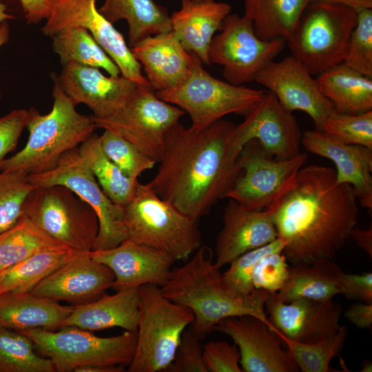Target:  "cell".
<instances>
[{"mask_svg":"<svg viewBox=\"0 0 372 372\" xmlns=\"http://www.w3.org/2000/svg\"><path fill=\"white\" fill-rule=\"evenodd\" d=\"M301 144L312 154L331 160L337 183L351 185L360 205L372 209V149L334 140L322 131L302 133Z\"/></svg>","mask_w":372,"mask_h":372,"instance_id":"603a6c76","label":"cell"},{"mask_svg":"<svg viewBox=\"0 0 372 372\" xmlns=\"http://www.w3.org/2000/svg\"><path fill=\"white\" fill-rule=\"evenodd\" d=\"M316 81L335 112L358 114L372 110V79L343 63L318 75Z\"/></svg>","mask_w":372,"mask_h":372,"instance_id":"f546056e","label":"cell"},{"mask_svg":"<svg viewBox=\"0 0 372 372\" xmlns=\"http://www.w3.org/2000/svg\"><path fill=\"white\" fill-rule=\"evenodd\" d=\"M347 335V327L341 325L335 335L316 343L281 340L300 371L327 372L330 371L331 360L341 352Z\"/></svg>","mask_w":372,"mask_h":372,"instance_id":"74e56055","label":"cell"},{"mask_svg":"<svg viewBox=\"0 0 372 372\" xmlns=\"http://www.w3.org/2000/svg\"><path fill=\"white\" fill-rule=\"evenodd\" d=\"M99 141L105 154L131 178H138L156 163L130 142L110 130H104L99 136Z\"/></svg>","mask_w":372,"mask_h":372,"instance_id":"b9f144b4","label":"cell"},{"mask_svg":"<svg viewBox=\"0 0 372 372\" xmlns=\"http://www.w3.org/2000/svg\"><path fill=\"white\" fill-rule=\"evenodd\" d=\"M36 187L28 174L17 171L0 173V233L14 226L23 215L24 203Z\"/></svg>","mask_w":372,"mask_h":372,"instance_id":"f35d334b","label":"cell"},{"mask_svg":"<svg viewBox=\"0 0 372 372\" xmlns=\"http://www.w3.org/2000/svg\"><path fill=\"white\" fill-rule=\"evenodd\" d=\"M58 81L76 105L85 104L93 116L102 118L119 110L141 85L123 76H105L99 68L69 62L63 65Z\"/></svg>","mask_w":372,"mask_h":372,"instance_id":"ffe728a7","label":"cell"},{"mask_svg":"<svg viewBox=\"0 0 372 372\" xmlns=\"http://www.w3.org/2000/svg\"><path fill=\"white\" fill-rule=\"evenodd\" d=\"M307 158L306 153H300L290 159L276 160L252 139L237 157L239 174L225 198L248 209L271 210L293 187Z\"/></svg>","mask_w":372,"mask_h":372,"instance_id":"8fae6325","label":"cell"},{"mask_svg":"<svg viewBox=\"0 0 372 372\" xmlns=\"http://www.w3.org/2000/svg\"><path fill=\"white\" fill-rule=\"evenodd\" d=\"M138 318V287L126 288L114 295L104 294L94 301L73 305L62 327L72 326L90 331L121 327L136 332Z\"/></svg>","mask_w":372,"mask_h":372,"instance_id":"4316f807","label":"cell"},{"mask_svg":"<svg viewBox=\"0 0 372 372\" xmlns=\"http://www.w3.org/2000/svg\"><path fill=\"white\" fill-rule=\"evenodd\" d=\"M193 1H200V0H193Z\"/></svg>","mask_w":372,"mask_h":372,"instance_id":"680465c9","label":"cell"},{"mask_svg":"<svg viewBox=\"0 0 372 372\" xmlns=\"http://www.w3.org/2000/svg\"><path fill=\"white\" fill-rule=\"evenodd\" d=\"M28 116L29 110L17 109L0 118V170L6 156L15 149Z\"/></svg>","mask_w":372,"mask_h":372,"instance_id":"7dc6e473","label":"cell"},{"mask_svg":"<svg viewBox=\"0 0 372 372\" xmlns=\"http://www.w3.org/2000/svg\"><path fill=\"white\" fill-rule=\"evenodd\" d=\"M289 267L282 252L266 254L253 269L251 278L254 288L264 289L270 294L277 293L289 276Z\"/></svg>","mask_w":372,"mask_h":372,"instance_id":"ee69618b","label":"cell"},{"mask_svg":"<svg viewBox=\"0 0 372 372\" xmlns=\"http://www.w3.org/2000/svg\"><path fill=\"white\" fill-rule=\"evenodd\" d=\"M345 318L360 329H369L372 326V303H354L349 306L344 313Z\"/></svg>","mask_w":372,"mask_h":372,"instance_id":"f907efd6","label":"cell"},{"mask_svg":"<svg viewBox=\"0 0 372 372\" xmlns=\"http://www.w3.org/2000/svg\"><path fill=\"white\" fill-rule=\"evenodd\" d=\"M187 76L175 87L156 92L161 100L182 109L192 120V126L203 128L227 114L245 116L267 90L233 85L210 75L194 53Z\"/></svg>","mask_w":372,"mask_h":372,"instance_id":"9c48e42d","label":"cell"},{"mask_svg":"<svg viewBox=\"0 0 372 372\" xmlns=\"http://www.w3.org/2000/svg\"><path fill=\"white\" fill-rule=\"evenodd\" d=\"M28 23H37L47 19L50 14L53 0H19Z\"/></svg>","mask_w":372,"mask_h":372,"instance_id":"681fc988","label":"cell"},{"mask_svg":"<svg viewBox=\"0 0 372 372\" xmlns=\"http://www.w3.org/2000/svg\"><path fill=\"white\" fill-rule=\"evenodd\" d=\"M236 128L223 119L203 128L177 123L166 134L158 172L147 185L198 223L225 198L239 174L231 150Z\"/></svg>","mask_w":372,"mask_h":372,"instance_id":"6da1fadb","label":"cell"},{"mask_svg":"<svg viewBox=\"0 0 372 372\" xmlns=\"http://www.w3.org/2000/svg\"><path fill=\"white\" fill-rule=\"evenodd\" d=\"M138 290L136 347L127 371L164 372L194 314L189 308L165 298L157 285H143Z\"/></svg>","mask_w":372,"mask_h":372,"instance_id":"52a82bcc","label":"cell"},{"mask_svg":"<svg viewBox=\"0 0 372 372\" xmlns=\"http://www.w3.org/2000/svg\"><path fill=\"white\" fill-rule=\"evenodd\" d=\"M269 211L292 265L332 260L359 214L353 187L337 183L335 169L318 165L302 167L293 187Z\"/></svg>","mask_w":372,"mask_h":372,"instance_id":"7a4b0ae2","label":"cell"},{"mask_svg":"<svg viewBox=\"0 0 372 372\" xmlns=\"http://www.w3.org/2000/svg\"><path fill=\"white\" fill-rule=\"evenodd\" d=\"M310 0H244L245 14L253 23L256 36L263 41H286Z\"/></svg>","mask_w":372,"mask_h":372,"instance_id":"1f68e13d","label":"cell"},{"mask_svg":"<svg viewBox=\"0 0 372 372\" xmlns=\"http://www.w3.org/2000/svg\"><path fill=\"white\" fill-rule=\"evenodd\" d=\"M162 294L175 303L189 308L194 314L191 331L201 340L220 320L250 315L265 322L272 329L265 311L270 293L255 289L246 297L232 293L225 285L220 267L213 262V251L200 246L184 265L173 269Z\"/></svg>","mask_w":372,"mask_h":372,"instance_id":"3957f363","label":"cell"},{"mask_svg":"<svg viewBox=\"0 0 372 372\" xmlns=\"http://www.w3.org/2000/svg\"><path fill=\"white\" fill-rule=\"evenodd\" d=\"M342 63L372 79V8L357 10V23Z\"/></svg>","mask_w":372,"mask_h":372,"instance_id":"7bdbcfd3","label":"cell"},{"mask_svg":"<svg viewBox=\"0 0 372 372\" xmlns=\"http://www.w3.org/2000/svg\"><path fill=\"white\" fill-rule=\"evenodd\" d=\"M231 6L215 0H181L180 8L170 16L172 29L183 47L211 65L209 50L215 32L220 30Z\"/></svg>","mask_w":372,"mask_h":372,"instance_id":"484cf974","label":"cell"},{"mask_svg":"<svg viewBox=\"0 0 372 372\" xmlns=\"http://www.w3.org/2000/svg\"><path fill=\"white\" fill-rule=\"evenodd\" d=\"M14 19V16L7 12L6 6L0 1V23L7 20H12Z\"/></svg>","mask_w":372,"mask_h":372,"instance_id":"9f6ffc18","label":"cell"},{"mask_svg":"<svg viewBox=\"0 0 372 372\" xmlns=\"http://www.w3.org/2000/svg\"><path fill=\"white\" fill-rule=\"evenodd\" d=\"M67 248L23 215L14 226L0 233V271L37 253Z\"/></svg>","mask_w":372,"mask_h":372,"instance_id":"e575fe53","label":"cell"},{"mask_svg":"<svg viewBox=\"0 0 372 372\" xmlns=\"http://www.w3.org/2000/svg\"><path fill=\"white\" fill-rule=\"evenodd\" d=\"M96 1L53 0L50 14L41 28L42 32L51 37L68 28H85L118 66L121 76L141 86L151 87L123 35L99 12Z\"/></svg>","mask_w":372,"mask_h":372,"instance_id":"9a60e30c","label":"cell"},{"mask_svg":"<svg viewBox=\"0 0 372 372\" xmlns=\"http://www.w3.org/2000/svg\"><path fill=\"white\" fill-rule=\"evenodd\" d=\"M34 349L26 335L0 327V372H55L51 360Z\"/></svg>","mask_w":372,"mask_h":372,"instance_id":"8d00e7d4","label":"cell"},{"mask_svg":"<svg viewBox=\"0 0 372 372\" xmlns=\"http://www.w3.org/2000/svg\"><path fill=\"white\" fill-rule=\"evenodd\" d=\"M340 294L349 300L372 303V273L349 274L342 270L340 274Z\"/></svg>","mask_w":372,"mask_h":372,"instance_id":"c3c4849f","label":"cell"},{"mask_svg":"<svg viewBox=\"0 0 372 372\" xmlns=\"http://www.w3.org/2000/svg\"><path fill=\"white\" fill-rule=\"evenodd\" d=\"M310 1H324L342 4L356 10L362 8H372V0H310Z\"/></svg>","mask_w":372,"mask_h":372,"instance_id":"f5cc1de1","label":"cell"},{"mask_svg":"<svg viewBox=\"0 0 372 372\" xmlns=\"http://www.w3.org/2000/svg\"><path fill=\"white\" fill-rule=\"evenodd\" d=\"M90 256L111 269L115 276L112 287L116 291L147 284L164 286L175 262L164 252L127 239L112 249L91 251Z\"/></svg>","mask_w":372,"mask_h":372,"instance_id":"7402d4cb","label":"cell"},{"mask_svg":"<svg viewBox=\"0 0 372 372\" xmlns=\"http://www.w3.org/2000/svg\"><path fill=\"white\" fill-rule=\"evenodd\" d=\"M83 253L70 248L43 251L0 271V295L30 292L54 270Z\"/></svg>","mask_w":372,"mask_h":372,"instance_id":"836d02e7","label":"cell"},{"mask_svg":"<svg viewBox=\"0 0 372 372\" xmlns=\"http://www.w3.org/2000/svg\"><path fill=\"white\" fill-rule=\"evenodd\" d=\"M131 51L155 92L177 85L192 67V53L172 31L147 37L132 46Z\"/></svg>","mask_w":372,"mask_h":372,"instance_id":"d4e9b609","label":"cell"},{"mask_svg":"<svg viewBox=\"0 0 372 372\" xmlns=\"http://www.w3.org/2000/svg\"><path fill=\"white\" fill-rule=\"evenodd\" d=\"M322 131L340 143L372 149V110L358 114L334 111L326 119Z\"/></svg>","mask_w":372,"mask_h":372,"instance_id":"ab89813d","label":"cell"},{"mask_svg":"<svg viewBox=\"0 0 372 372\" xmlns=\"http://www.w3.org/2000/svg\"><path fill=\"white\" fill-rule=\"evenodd\" d=\"M9 37L10 29L6 21L0 23V47L8 41Z\"/></svg>","mask_w":372,"mask_h":372,"instance_id":"11a10c76","label":"cell"},{"mask_svg":"<svg viewBox=\"0 0 372 372\" xmlns=\"http://www.w3.org/2000/svg\"><path fill=\"white\" fill-rule=\"evenodd\" d=\"M98 10L112 24L127 21L131 46L147 37L172 30L170 16L154 0H105Z\"/></svg>","mask_w":372,"mask_h":372,"instance_id":"4dcf8cb0","label":"cell"},{"mask_svg":"<svg viewBox=\"0 0 372 372\" xmlns=\"http://www.w3.org/2000/svg\"><path fill=\"white\" fill-rule=\"evenodd\" d=\"M255 81L273 92L288 111L300 110L309 115L316 130L322 131L326 119L335 111L316 79L291 55L273 61Z\"/></svg>","mask_w":372,"mask_h":372,"instance_id":"ac0fdd59","label":"cell"},{"mask_svg":"<svg viewBox=\"0 0 372 372\" xmlns=\"http://www.w3.org/2000/svg\"><path fill=\"white\" fill-rule=\"evenodd\" d=\"M124 369L123 366H84L76 369L74 372H121Z\"/></svg>","mask_w":372,"mask_h":372,"instance_id":"db71d44e","label":"cell"},{"mask_svg":"<svg viewBox=\"0 0 372 372\" xmlns=\"http://www.w3.org/2000/svg\"><path fill=\"white\" fill-rule=\"evenodd\" d=\"M285 45L282 38L259 39L250 19L230 13L223 21L220 32L213 37L208 56L211 64L223 66L227 83L239 86L255 81Z\"/></svg>","mask_w":372,"mask_h":372,"instance_id":"5bb4252c","label":"cell"},{"mask_svg":"<svg viewBox=\"0 0 372 372\" xmlns=\"http://www.w3.org/2000/svg\"><path fill=\"white\" fill-rule=\"evenodd\" d=\"M362 372H371L372 371V363L369 360H364L361 364Z\"/></svg>","mask_w":372,"mask_h":372,"instance_id":"6f0895ef","label":"cell"},{"mask_svg":"<svg viewBox=\"0 0 372 372\" xmlns=\"http://www.w3.org/2000/svg\"><path fill=\"white\" fill-rule=\"evenodd\" d=\"M54 98L51 111L44 115L29 110L26 127L29 132L24 147L6 158L1 171H17L34 174L49 171L61 156L88 138L96 129L93 116L79 113L76 105L62 90L56 74L52 75Z\"/></svg>","mask_w":372,"mask_h":372,"instance_id":"277c9868","label":"cell"},{"mask_svg":"<svg viewBox=\"0 0 372 372\" xmlns=\"http://www.w3.org/2000/svg\"><path fill=\"white\" fill-rule=\"evenodd\" d=\"M200 340L189 328L184 331L174 360L164 371L207 372Z\"/></svg>","mask_w":372,"mask_h":372,"instance_id":"f6af8a7d","label":"cell"},{"mask_svg":"<svg viewBox=\"0 0 372 372\" xmlns=\"http://www.w3.org/2000/svg\"><path fill=\"white\" fill-rule=\"evenodd\" d=\"M52 48L62 65L76 62L84 65L102 68L110 76L121 74L118 66L83 27H71L53 34Z\"/></svg>","mask_w":372,"mask_h":372,"instance_id":"d590c367","label":"cell"},{"mask_svg":"<svg viewBox=\"0 0 372 372\" xmlns=\"http://www.w3.org/2000/svg\"><path fill=\"white\" fill-rule=\"evenodd\" d=\"M357 23V10L339 3L310 1L286 42L291 56L313 76L341 64Z\"/></svg>","mask_w":372,"mask_h":372,"instance_id":"8992f818","label":"cell"},{"mask_svg":"<svg viewBox=\"0 0 372 372\" xmlns=\"http://www.w3.org/2000/svg\"><path fill=\"white\" fill-rule=\"evenodd\" d=\"M185 113L160 99L151 87L140 86L119 110L93 119L96 128L121 136L157 163L162 156L166 134Z\"/></svg>","mask_w":372,"mask_h":372,"instance_id":"7c38bea8","label":"cell"},{"mask_svg":"<svg viewBox=\"0 0 372 372\" xmlns=\"http://www.w3.org/2000/svg\"><path fill=\"white\" fill-rule=\"evenodd\" d=\"M214 331L230 337L238 348L243 372H298L282 341L261 319L250 315L220 320Z\"/></svg>","mask_w":372,"mask_h":372,"instance_id":"e0dca14e","label":"cell"},{"mask_svg":"<svg viewBox=\"0 0 372 372\" xmlns=\"http://www.w3.org/2000/svg\"><path fill=\"white\" fill-rule=\"evenodd\" d=\"M126 238L184 260L201 246L198 223L161 198L146 184L138 183L123 208Z\"/></svg>","mask_w":372,"mask_h":372,"instance_id":"5b68a950","label":"cell"},{"mask_svg":"<svg viewBox=\"0 0 372 372\" xmlns=\"http://www.w3.org/2000/svg\"><path fill=\"white\" fill-rule=\"evenodd\" d=\"M342 269L332 260L289 267V276L272 299L281 302L305 298L327 300L340 294V274Z\"/></svg>","mask_w":372,"mask_h":372,"instance_id":"f1b7e54d","label":"cell"},{"mask_svg":"<svg viewBox=\"0 0 372 372\" xmlns=\"http://www.w3.org/2000/svg\"><path fill=\"white\" fill-rule=\"evenodd\" d=\"M244 116V121L236 125L231 143L236 158L252 139L276 160L290 159L301 153L302 132L297 120L271 91H266Z\"/></svg>","mask_w":372,"mask_h":372,"instance_id":"2e32d148","label":"cell"},{"mask_svg":"<svg viewBox=\"0 0 372 372\" xmlns=\"http://www.w3.org/2000/svg\"><path fill=\"white\" fill-rule=\"evenodd\" d=\"M223 227L216 239V260L220 268L240 255L267 245L277 238L269 210H251L231 199L224 208Z\"/></svg>","mask_w":372,"mask_h":372,"instance_id":"cb8c5ba5","label":"cell"},{"mask_svg":"<svg viewBox=\"0 0 372 372\" xmlns=\"http://www.w3.org/2000/svg\"><path fill=\"white\" fill-rule=\"evenodd\" d=\"M207 372H242L237 346L226 341H211L203 347Z\"/></svg>","mask_w":372,"mask_h":372,"instance_id":"bcb514c9","label":"cell"},{"mask_svg":"<svg viewBox=\"0 0 372 372\" xmlns=\"http://www.w3.org/2000/svg\"><path fill=\"white\" fill-rule=\"evenodd\" d=\"M79 153L90 168L105 195L124 208L133 198L138 178L125 175L103 152L99 136L92 134L78 147Z\"/></svg>","mask_w":372,"mask_h":372,"instance_id":"d6a6232c","label":"cell"},{"mask_svg":"<svg viewBox=\"0 0 372 372\" xmlns=\"http://www.w3.org/2000/svg\"><path fill=\"white\" fill-rule=\"evenodd\" d=\"M60 329L17 331L28 337L35 349L49 358L58 372L74 371L84 366H129L134 358L136 332L125 331L116 336L102 338L76 327Z\"/></svg>","mask_w":372,"mask_h":372,"instance_id":"ba28073f","label":"cell"},{"mask_svg":"<svg viewBox=\"0 0 372 372\" xmlns=\"http://www.w3.org/2000/svg\"><path fill=\"white\" fill-rule=\"evenodd\" d=\"M355 243L372 258V227L362 229L354 227L350 234Z\"/></svg>","mask_w":372,"mask_h":372,"instance_id":"816d5d0a","label":"cell"},{"mask_svg":"<svg viewBox=\"0 0 372 372\" xmlns=\"http://www.w3.org/2000/svg\"><path fill=\"white\" fill-rule=\"evenodd\" d=\"M285 242L277 238L273 242L248 251L229 262L228 269L222 273L223 279L228 289L236 296L246 297L256 289L251 274L258 260L266 254L273 251L282 252Z\"/></svg>","mask_w":372,"mask_h":372,"instance_id":"60d3db41","label":"cell"},{"mask_svg":"<svg viewBox=\"0 0 372 372\" xmlns=\"http://www.w3.org/2000/svg\"><path fill=\"white\" fill-rule=\"evenodd\" d=\"M28 179L36 187L64 186L94 211L99 221V231L92 251L112 249L127 239L123 208L105 195L82 160L78 147L63 154L53 169L29 174Z\"/></svg>","mask_w":372,"mask_h":372,"instance_id":"4fadbf2b","label":"cell"},{"mask_svg":"<svg viewBox=\"0 0 372 372\" xmlns=\"http://www.w3.org/2000/svg\"><path fill=\"white\" fill-rule=\"evenodd\" d=\"M23 215L64 245L80 251L92 250L99 231L94 211L62 185L36 187L28 195Z\"/></svg>","mask_w":372,"mask_h":372,"instance_id":"30bf717a","label":"cell"},{"mask_svg":"<svg viewBox=\"0 0 372 372\" xmlns=\"http://www.w3.org/2000/svg\"><path fill=\"white\" fill-rule=\"evenodd\" d=\"M72 310L73 305H61L31 292L5 293L0 295V327L56 330L62 327Z\"/></svg>","mask_w":372,"mask_h":372,"instance_id":"83f0119b","label":"cell"},{"mask_svg":"<svg viewBox=\"0 0 372 372\" xmlns=\"http://www.w3.org/2000/svg\"><path fill=\"white\" fill-rule=\"evenodd\" d=\"M83 253L39 282L30 292L72 305L94 301L112 287L115 276L110 267Z\"/></svg>","mask_w":372,"mask_h":372,"instance_id":"44dd1931","label":"cell"},{"mask_svg":"<svg viewBox=\"0 0 372 372\" xmlns=\"http://www.w3.org/2000/svg\"><path fill=\"white\" fill-rule=\"evenodd\" d=\"M272 330L280 339L316 343L335 335L340 327L342 306L333 299L300 298L289 302H265Z\"/></svg>","mask_w":372,"mask_h":372,"instance_id":"d6986e66","label":"cell"}]
</instances>
